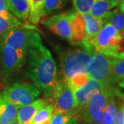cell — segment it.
<instances>
[{"instance_id":"obj_1","label":"cell","mask_w":124,"mask_h":124,"mask_svg":"<svg viewBox=\"0 0 124 124\" xmlns=\"http://www.w3.org/2000/svg\"><path fill=\"white\" fill-rule=\"evenodd\" d=\"M28 76L45 96L52 99L59 81L57 67L53 55L45 46L39 35L34 32L28 50Z\"/></svg>"},{"instance_id":"obj_2","label":"cell","mask_w":124,"mask_h":124,"mask_svg":"<svg viewBox=\"0 0 124 124\" xmlns=\"http://www.w3.org/2000/svg\"><path fill=\"white\" fill-rule=\"evenodd\" d=\"M75 46V48L62 51L59 55L61 79L66 81L76 73H88L89 62L94 51L88 42Z\"/></svg>"},{"instance_id":"obj_3","label":"cell","mask_w":124,"mask_h":124,"mask_svg":"<svg viewBox=\"0 0 124 124\" xmlns=\"http://www.w3.org/2000/svg\"><path fill=\"white\" fill-rule=\"evenodd\" d=\"M94 51L108 57L121 59L124 52V32H118L110 23H105L90 41Z\"/></svg>"},{"instance_id":"obj_4","label":"cell","mask_w":124,"mask_h":124,"mask_svg":"<svg viewBox=\"0 0 124 124\" xmlns=\"http://www.w3.org/2000/svg\"><path fill=\"white\" fill-rule=\"evenodd\" d=\"M28 50H17L0 43V75L8 83L22 70L26 61Z\"/></svg>"},{"instance_id":"obj_5","label":"cell","mask_w":124,"mask_h":124,"mask_svg":"<svg viewBox=\"0 0 124 124\" xmlns=\"http://www.w3.org/2000/svg\"><path fill=\"white\" fill-rule=\"evenodd\" d=\"M1 93L6 99L20 108L36 100L41 90L34 84L15 83L6 87Z\"/></svg>"},{"instance_id":"obj_6","label":"cell","mask_w":124,"mask_h":124,"mask_svg":"<svg viewBox=\"0 0 124 124\" xmlns=\"http://www.w3.org/2000/svg\"><path fill=\"white\" fill-rule=\"evenodd\" d=\"M51 101L54 107V113H67L78 109L73 91L64 80L59 79Z\"/></svg>"},{"instance_id":"obj_7","label":"cell","mask_w":124,"mask_h":124,"mask_svg":"<svg viewBox=\"0 0 124 124\" xmlns=\"http://www.w3.org/2000/svg\"><path fill=\"white\" fill-rule=\"evenodd\" d=\"M112 58L94 51L91 55L88 68L90 79L99 81L106 88H110L111 62Z\"/></svg>"},{"instance_id":"obj_8","label":"cell","mask_w":124,"mask_h":124,"mask_svg":"<svg viewBox=\"0 0 124 124\" xmlns=\"http://www.w3.org/2000/svg\"><path fill=\"white\" fill-rule=\"evenodd\" d=\"M75 13V11L70 10L64 13L53 15L43 19L41 23L54 34L70 41L72 35L71 22Z\"/></svg>"},{"instance_id":"obj_9","label":"cell","mask_w":124,"mask_h":124,"mask_svg":"<svg viewBox=\"0 0 124 124\" xmlns=\"http://www.w3.org/2000/svg\"><path fill=\"white\" fill-rule=\"evenodd\" d=\"M34 32L26 26L14 27L1 37L0 43L17 50H28Z\"/></svg>"},{"instance_id":"obj_10","label":"cell","mask_w":124,"mask_h":124,"mask_svg":"<svg viewBox=\"0 0 124 124\" xmlns=\"http://www.w3.org/2000/svg\"><path fill=\"white\" fill-rule=\"evenodd\" d=\"M110 88V87L94 95L84 106L80 109L75 118L78 120L87 121L103 110L109 96Z\"/></svg>"},{"instance_id":"obj_11","label":"cell","mask_w":124,"mask_h":124,"mask_svg":"<svg viewBox=\"0 0 124 124\" xmlns=\"http://www.w3.org/2000/svg\"><path fill=\"white\" fill-rule=\"evenodd\" d=\"M106 88L102 83L90 79L88 83L79 88L73 90L76 105L78 108H81L96 94L100 93Z\"/></svg>"},{"instance_id":"obj_12","label":"cell","mask_w":124,"mask_h":124,"mask_svg":"<svg viewBox=\"0 0 124 124\" xmlns=\"http://www.w3.org/2000/svg\"><path fill=\"white\" fill-rule=\"evenodd\" d=\"M48 104L47 99H36L30 104L20 107L18 110L17 120L20 124H31L37 112Z\"/></svg>"},{"instance_id":"obj_13","label":"cell","mask_w":124,"mask_h":124,"mask_svg":"<svg viewBox=\"0 0 124 124\" xmlns=\"http://www.w3.org/2000/svg\"><path fill=\"white\" fill-rule=\"evenodd\" d=\"M71 34L70 42L74 46L82 44L85 41L86 31L84 19L77 11L71 22Z\"/></svg>"},{"instance_id":"obj_14","label":"cell","mask_w":124,"mask_h":124,"mask_svg":"<svg viewBox=\"0 0 124 124\" xmlns=\"http://www.w3.org/2000/svg\"><path fill=\"white\" fill-rule=\"evenodd\" d=\"M19 107L8 101L0 93V124H9L17 119Z\"/></svg>"},{"instance_id":"obj_15","label":"cell","mask_w":124,"mask_h":124,"mask_svg":"<svg viewBox=\"0 0 124 124\" xmlns=\"http://www.w3.org/2000/svg\"><path fill=\"white\" fill-rule=\"evenodd\" d=\"M85 22L86 38L85 41L90 43V41L99 33L101 31L104 23L101 19L93 17L90 13H85L81 15Z\"/></svg>"},{"instance_id":"obj_16","label":"cell","mask_w":124,"mask_h":124,"mask_svg":"<svg viewBox=\"0 0 124 124\" xmlns=\"http://www.w3.org/2000/svg\"><path fill=\"white\" fill-rule=\"evenodd\" d=\"M9 11L23 21H29V6L27 0H6Z\"/></svg>"},{"instance_id":"obj_17","label":"cell","mask_w":124,"mask_h":124,"mask_svg":"<svg viewBox=\"0 0 124 124\" xmlns=\"http://www.w3.org/2000/svg\"><path fill=\"white\" fill-rule=\"evenodd\" d=\"M116 89L110 88L109 96L104 108V119L106 124H114L116 112Z\"/></svg>"},{"instance_id":"obj_18","label":"cell","mask_w":124,"mask_h":124,"mask_svg":"<svg viewBox=\"0 0 124 124\" xmlns=\"http://www.w3.org/2000/svg\"><path fill=\"white\" fill-rule=\"evenodd\" d=\"M29 6V21L37 23L41 17H44L45 0H27Z\"/></svg>"},{"instance_id":"obj_19","label":"cell","mask_w":124,"mask_h":124,"mask_svg":"<svg viewBox=\"0 0 124 124\" xmlns=\"http://www.w3.org/2000/svg\"><path fill=\"white\" fill-rule=\"evenodd\" d=\"M124 77V58H112L111 62L110 86L119 82Z\"/></svg>"},{"instance_id":"obj_20","label":"cell","mask_w":124,"mask_h":124,"mask_svg":"<svg viewBox=\"0 0 124 124\" xmlns=\"http://www.w3.org/2000/svg\"><path fill=\"white\" fill-rule=\"evenodd\" d=\"M103 23H110L118 32H123L124 29V14L119 10L115 9L109 11L101 19Z\"/></svg>"},{"instance_id":"obj_21","label":"cell","mask_w":124,"mask_h":124,"mask_svg":"<svg viewBox=\"0 0 124 124\" xmlns=\"http://www.w3.org/2000/svg\"><path fill=\"white\" fill-rule=\"evenodd\" d=\"M114 6L108 0H95L89 13L93 17L102 19Z\"/></svg>"},{"instance_id":"obj_22","label":"cell","mask_w":124,"mask_h":124,"mask_svg":"<svg viewBox=\"0 0 124 124\" xmlns=\"http://www.w3.org/2000/svg\"><path fill=\"white\" fill-rule=\"evenodd\" d=\"M53 113V103H49L37 112L31 121V124H41L46 121L50 119Z\"/></svg>"},{"instance_id":"obj_23","label":"cell","mask_w":124,"mask_h":124,"mask_svg":"<svg viewBox=\"0 0 124 124\" xmlns=\"http://www.w3.org/2000/svg\"><path fill=\"white\" fill-rule=\"evenodd\" d=\"M90 79V77H89L88 73L78 72L75 74L67 82L73 91L84 86Z\"/></svg>"},{"instance_id":"obj_24","label":"cell","mask_w":124,"mask_h":124,"mask_svg":"<svg viewBox=\"0 0 124 124\" xmlns=\"http://www.w3.org/2000/svg\"><path fill=\"white\" fill-rule=\"evenodd\" d=\"M69 0H45V16L65 8Z\"/></svg>"},{"instance_id":"obj_25","label":"cell","mask_w":124,"mask_h":124,"mask_svg":"<svg viewBox=\"0 0 124 124\" xmlns=\"http://www.w3.org/2000/svg\"><path fill=\"white\" fill-rule=\"evenodd\" d=\"M23 26L24 25L14 16L8 19L0 17V38L10 29L13 28L14 27Z\"/></svg>"},{"instance_id":"obj_26","label":"cell","mask_w":124,"mask_h":124,"mask_svg":"<svg viewBox=\"0 0 124 124\" xmlns=\"http://www.w3.org/2000/svg\"><path fill=\"white\" fill-rule=\"evenodd\" d=\"M80 108L74 112L67 113H53L50 124H67L78 113Z\"/></svg>"},{"instance_id":"obj_27","label":"cell","mask_w":124,"mask_h":124,"mask_svg":"<svg viewBox=\"0 0 124 124\" xmlns=\"http://www.w3.org/2000/svg\"><path fill=\"white\" fill-rule=\"evenodd\" d=\"M75 8L78 13L83 15L85 13H89L93 3L95 0H72Z\"/></svg>"},{"instance_id":"obj_28","label":"cell","mask_w":124,"mask_h":124,"mask_svg":"<svg viewBox=\"0 0 124 124\" xmlns=\"http://www.w3.org/2000/svg\"><path fill=\"white\" fill-rule=\"evenodd\" d=\"M0 17L6 19L13 17L7 7L6 0H0Z\"/></svg>"},{"instance_id":"obj_29","label":"cell","mask_w":124,"mask_h":124,"mask_svg":"<svg viewBox=\"0 0 124 124\" xmlns=\"http://www.w3.org/2000/svg\"><path fill=\"white\" fill-rule=\"evenodd\" d=\"M108 1H110L112 4L113 5V6L114 7H115L117 5H119L121 3V1H122V0H108Z\"/></svg>"},{"instance_id":"obj_30","label":"cell","mask_w":124,"mask_h":124,"mask_svg":"<svg viewBox=\"0 0 124 124\" xmlns=\"http://www.w3.org/2000/svg\"><path fill=\"white\" fill-rule=\"evenodd\" d=\"M67 124H80V122L79 120L74 117L73 119H71Z\"/></svg>"},{"instance_id":"obj_31","label":"cell","mask_w":124,"mask_h":124,"mask_svg":"<svg viewBox=\"0 0 124 124\" xmlns=\"http://www.w3.org/2000/svg\"><path fill=\"white\" fill-rule=\"evenodd\" d=\"M119 10L122 13L124 14V0H122L120 3Z\"/></svg>"},{"instance_id":"obj_32","label":"cell","mask_w":124,"mask_h":124,"mask_svg":"<svg viewBox=\"0 0 124 124\" xmlns=\"http://www.w3.org/2000/svg\"><path fill=\"white\" fill-rule=\"evenodd\" d=\"M119 85L120 87L124 88V77L119 82Z\"/></svg>"},{"instance_id":"obj_33","label":"cell","mask_w":124,"mask_h":124,"mask_svg":"<svg viewBox=\"0 0 124 124\" xmlns=\"http://www.w3.org/2000/svg\"><path fill=\"white\" fill-rule=\"evenodd\" d=\"M80 122V124H90L88 122H87V121H81V120H79Z\"/></svg>"},{"instance_id":"obj_34","label":"cell","mask_w":124,"mask_h":124,"mask_svg":"<svg viewBox=\"0 0 124 124\" xmlns=\"http://www.w3.org/2000/svg\"><path fill=\"white\" fill-rule=\"evenodd\" d=\"M19 124V122L16 119V120H15L14 121H13V122H11L10 124Z\"/></svg>"},{"instance_id":"obj_35","label":"cell","mask_w":124,"mask_h":124,"mask_svg":"<svg viewBox=\"0 0 124 124\" xmlns=\"http://www.w3.org/2000/svg\"><path fill=\"white\" fill-rule=\"evenodd\" d=\"M121 97H122V99H123V101H124V94H121Z\"/></svg>"},{"instance_id":"obj_36","label":"cell","mask_w":124,"mask_h":124,"mask_svg":"<svg viewBox=\"0 0 124 124\" xmlns=\"http://www.w3.org/2000/svg\"><path fill=\"white\" fill-rule=\"evenodd\" d=\"M124 53H123V54H122V56H121V59H124Z\"/></svg>"},{"instance_id":"obj_37","label":"cell","mask_w":124,"mask_h":124,"mask_svg":"<svg viewBox=\"0 0 124 124\" xmlns=\"http://www.w3.org/2000/svg\"><path fill=\"white\" fill-rule=\"evenodd\" d=\"M123 124H124V121H123Z\"/></svg>"},{"instance_id":"obj_38","label":"cell","mask_w":124,"mask_h":124,"mask_svg":"<svg viewBox=\"0 0 124 124\" xmlns=\"http://www.w3.org/2000/svg\"></svg>"}]
</instances>
